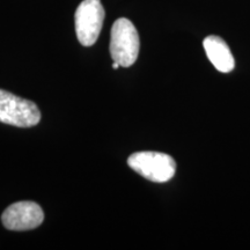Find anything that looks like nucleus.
<instances>
[{
	"mask_svg": "<svg viewBox=\"0 0 250 250\" xmlns=\"http://www.w3.org/2000/svg\"><path fill=\"white\" fill-rule=\"evenodd\" d=\"M104 15V8L100 0H83L80 2L74 15L76 33L80 44L92 46L98 41Z\"/></svg>",
	"mask_w": 250,
	"mask_h": 250,
	"instance_id": "4",
	"label": "nucleus"
},
{
	"mask_svg": "<svg viewBox=\"0 0 250 250\" xmlns=\"http://www.w3.org/2000/svg\"><path fill=\"white\" fill-rule=\"evenodd\" d=\"M206 56L218 71L228 73L235 66V61L227 43L219 36H208L203 42Z\"/></svg>",
	"mask_w": 250,
	"mask_h": 250,
	"instance_id": "6",
	"label": "nucleus"
},
{
	"mask_svg": "<svg viewBox=\"0 0 250 250\" xmlns=\"http://www.w3.org/2000/svg\"><path fill=\"white\" fill-rule=\"evenodd\" d=\"M127 165L136 173L156 183L168 182L173 179L176 171L174 159L160 152H136L129 156Z\"/></svg>",
	"mask_w": 250,
	"mask_h": 250,
	"instance_id": "2",
	"label": "nucleus"
},
{
	"mask_svg": "<svg viewBox=\"0 0 250 250\" xmlns=\"http://www.w3.org/2000/svg\"><path fill=\"white\" fill-rule=\"evenodd\" d=\"M41 111L33 101L0 89V122L18 127L39 124Z\"/></svg>",
	"mask_w": 250,
	"mask_h": 250,
	"instance_id": "3",
	"label": "nucleus"
},
{
	"mask_svg": "<svg viewBox=\"0 0 250 250\" xmlns=\"http://www.w3.org/2000/svg\"><path fill=\"white\" fill-rule=\"evenodd\" d=\"M138 31L129 19L121 18L112 24L110 34V55L122 67H130L139 55Z\"/></svg>",
	"mask_w": 250,
	"mask_h": 250,
	"instance_id": "1",
	"label": "nucleus"
},
{
	"mask_svg": "<svg viewBox=\"0 0 250 250\" xmlns=\"http://www.w3.org/2000/svg\"><path fill=\"white\" fill-rule=\"evenodd\" d=\"M120 66H121V65L118 64L117 62H112V68H115V70H117V68L120 67Z\"/></svg>",
	"mask_w": 250,
	"mask_h": 250,
	"instance_id": "7",
	"label": "nucleus"
},
{
	"mask_svg": "<svg viewBox=\"0 0 250 250\" xmlns=\"http://www.w3.org/2000/svg\"><path fill=\"white\" fill-rule=\"evenodd\" d=\"M44 220V212L39 204L34 202H18L8 206L1 215L5 228L9 230L35 229Z\"/></svg>",
	"mask_w": 250,
	"mask_h": 250,
	"instance_id": "5",
	"label": "nucleus"
}]
</instances>
